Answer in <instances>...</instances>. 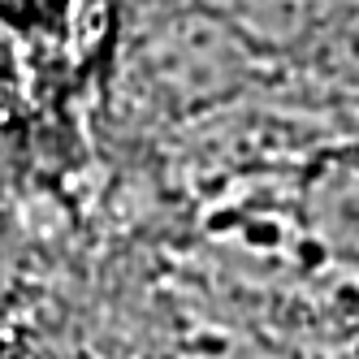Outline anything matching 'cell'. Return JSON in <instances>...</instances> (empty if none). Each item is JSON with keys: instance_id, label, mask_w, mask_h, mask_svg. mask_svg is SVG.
<instances>
[{"instance_id": "obj_1", "label": "cell", "mask_w": 359, "mask_h": 359, "mask_svg": "<svg viewBox=\"0 0 359 359\" xmlns=\"http://www.w3.org/2000/svg\"><path fill=\"white\" fill-rule=\"evenodd\" d=\"M109 0H0V126L43 117L104 53Z\"/></svg>"}]
</instances>
